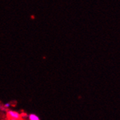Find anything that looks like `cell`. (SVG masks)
Instances as JSON below:
<instances>
[{"instance_id": "3", "label": "cell", "mask_w": 120, "mask_h": 120, "mask_svg": "<svg viewBox=\"0 0 120 120\" xmlns=\"http://www.w3.org/2000/svg\"><path fill=\"white\" fill-rule=\"evenodd\" d=\"M2 105H3V107L4 108V109H5L6 111L9 110V109L12 107V104H11L10 103H4V104Z\"/></svg>"}, {"instance_id": "4", "label": "cell", "mask_w": 120, "mask_h": 120, "mask_svg": "<svg viewBox=\"0 0 120 120\" xmlns=\"http://www.w3.org/2000/svg\"><path fill=\"white\" fill-rule=\"evenodd\" d=\"M7 120H18V119H10V118H7Z\"/></svg>"}, {"instance_id": "1", "label": "cell", "mask_w": 120, "mask_h": 120, "mask_svg": "<svg viewBox=\"0 0 120 120\" xmlns=\"http://www.w3.org/2000/svg\"><path fill=\"white\" fill-rule=\"evenodd\" d=\"M6 117L10 119H15L18 120H23L22 119V114L20 112L14 111V110H8L6 111Z\"/></svg>"}, {"instance_id": "2", "label": "cell", "mask_w": 120, "mask_h": 120, "mask_svg": "<svg viewBox=\"0 0 120 120\" xmlns=\"http://www.w3.org/2000/svg\"><path fill=\"white\" fill-rule=\"evenodd\" d=\"M27 120H40V118L36 114H29L26 115Z\"/></svg>"}]
</instances>
